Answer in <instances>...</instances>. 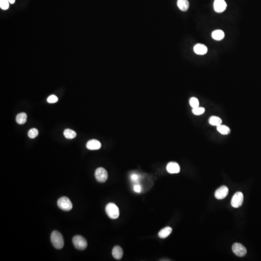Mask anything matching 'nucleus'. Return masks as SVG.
Here are the masks:
<instances>
[{
  "instance_id": "1",
  "label": "nucleus",
  "mask_w": 261,
  "mask_h": 261,
  "mask_svg": "<svg viewBox=\"0 0 261 261\" xmlns=\"http://www.w3.org/2000/svg\"><path fill=\"white\" fill-rule=\"evenodd\" d=\"M51 242L53 246L57 249H61L64 246V240L63 236L57 231L52 232L50 236Z\"/></svg>"
},
{
  "instance_id": "2",
  "label": "nucleus",
  "mask_w": 261,
  "mask_h": 261,
  "mask_svg": "<svg viewBox=\"0 0 261 261\" xmlns=\"http://www.w3.org/2000/svg\"><path fill=\"white\" fill-rule=\"evenodd\" d=\"M106 214L110 219H116L120 216V210L119 208L113 203H110L106 207Z\"/></svg>"
},
{
  "instance_id": "3",
  "label": "nucleus",
  "mask_w": 261,
  "mask_h": 261,
  "mask_svg": "<svg viewBox=\"0 0 261 261\" xmlns=\"http://www.w3.org/2000/svg\"><path fill=\"white\" fill-rule=\"evenodd\" d=\"M73 243L75 247L80 251L84 250L88 246V243L85 238L79 235L73 237Z\"/></svg>"
},
{
  "instance_id": "4",
  "label": "nucleus",
  "mask_w": 261,
  "mask_h": 261,
  "mask_svg": "<svg viewBox=\"0 0 261 261\" xmlns=\"http://www.w3.org/2000/svg\"><path fill=\"white\" fill-rule=\"evenodd\" d=\"M57 205L59 208L63 211H68L73 208V205L70 200L66 197H62L58 200Z\"/></svg>"
},
{
  "instance_id": "5",
  "label": "nucleus",
  "mask_w": 261,
  "mask_h": 261,
  "mask_svg": "<svg viewBox=\"0 0 261 261\" xmlns=\"http://www.w3.org/2000/svg\"><path fill=\"white\" fill-rule=\"evenodd\" d=\"M95 177L98 182L104 183L107 180L108 174L104 168L99 167L95 172Z\"/></svg>"
},
{
  "instance_id": "6",
  "label": "nucleus",
  "mask_w": 261,
  "mask_h": 261,
  "mask_svg": "<svg viewBox=\"0 0 261 261\" xmlns=\"http://www.w3.org/2000/svg\"><path fill=\"white\" fill-rule=\"evenodd\" d=\"M244 196L241 192H238L235 193L231 200L232 206L235 208H240L243 204Z\"/></svg>"
},
{
  "instance_id": "7",
  "label": "nucleus",
  "mask_w": 261,
  "mask_h": 261,
  "mask_svg": "<svg viewBox=\"0 0 261 261\" xmlns=\"http://www.w3.org/2000/svg\"><path fill=\"white\" fill-rule=\"evenodd\" d=\"M232 250L233 252L238 257L244 256L247 254V250L246 248L240 243H235L232 246Z\"/></svg>"
},
{
  "instance_id": "8",
  "label": "nucleus",
  "mask_w": 261,
  "mask_h": 261,
  "mask_svg": "<svg viewBox=\"0 0 261 261\" xmlns=\"http://www.w3.org/2000/svg\"><path fill=\"white\" fill-rule=\"evenodd\" d=\"M227 4L225 0H215L214 2V8L216 12L221 13L225 10Z\"/></svg>"
},
{
  "instance_id": "9",
  "label": "nucleus",
  "mask_w": 261,
  "mask_h": 261,
  "mask_svg": "<svg viewBox=\"0 0 261 261\" xmlns=\"http://www.w3.org/2000/svg\"><path fill=\"white\" fill-rule=\"evenodd\" d=\"M229 190L225 186H222L219 188L215 193V196L218 199H222L225 198L228 195Z\"/></svg>"
},
{
  "instance_id": "10",
  "label": "nucleus",
  "mask_w": 261,
  "mask_h": 261,
  "mask_svg": "<svg viewBox=\"0 0 261 261\" xmlns=\"http://www.w3.org/2000/svg\"><path fill=\"white\" fill-rule=\"evenodd\" d=\"M167 169L169 173L177 174L180 171V167L176 162H170L167 165Z\"/></svg>"
},
{
  "instance_id": "11",
  "label": "nucleus",
  "mask_w": 261,
  "mask_h": 261,
  "mask_svg": "<svg viewBox=\"0 0 261 261\" xmlns=\"http://www.w3.org/2000/svg\"><path fill=\"white\" fill-rule=\"evenodd\" d=\"M86 147L90 150H97L101 147V144L96 139H91L87 142Z\"/></svg>"
},
{
  "instance_id": "12",
  "label": "nucleus",
  "mask_w": 261,
  "mask_h": 261,
  "mask_svg": "<svg viewBox=\"0 0 261 261\" xmlns=\"http://www.w3.org/2000/svg\"><path fill=\"white\" fill-rule=\"evenodd\" d=\"M194 50L198 55H205L208 52V48L204 44H198L194 47Z\"/></svg>"
},
{
  "instance_id": "13",
  "label": "nucleus",
  "mask_w": 261,
  "mask_h": 261,
  "mask_svg": "<svg viewBox=\"0 0 261 261\" xmlns=\"http://www.w3.org/2000/svg\"><path fill=\"white\" fill-rule=\"evenodd\" d=\"M112 254L115 259L117 260H121L123 256V250L121 247L116 246L113 248Z\"/></svg>"
},
{
  "instance_id": "14",
  "label": "nucleus",
  "mask_w": 261,
  "mask_h": 261,
  "mask_svg": "<svg viewBox=\"0 0 261 261\" xmlns=\"http://www.w3.org/2000/svg\"><path fill=\"white\" fill-rule=\"evenodd\" d=\"M177 6L180 10L185 12L189 8V2L188 0H178Z\"/></svg>"
},
{
  "instance_id": "15",
  "label": "nucleus",
  "mask_w": 261,
  "mask_h": 261,
  "mask_svg": "<svg viewBox=\"0 0 261 261\" xmlns=\"http://www.w3.org/2000/svg\"><path fill=\"white\" fill-rule=\"evenodd\" d=\"M172 232V229L170 227H167L163 228L158 233L159 237L161 238H165L170 235Z\"/></svg>"
},
{
  "instance_id": "16",
  "label": "nucleus",
  "mask_w": 261,
  "mask_h": 261,
  "mask_svg": "<svg viewBox=\"0 0 261 261\" xmlns=\"http://www.w3.org/2000/svg\"><path fill=\"white\" fill-rule=\"evenodd\" d=\"M225 34L223 31L220 30H215L212 33V37L214 40L220 41L224 39Z\"/></svg>"
},
{
  "instance_id": "17",
  "label": "nucleus",
  "mask_w": 261,
  "mask_h": 261,
  "mask_svg": "<svg viewBox=\"0 0 261 261\" xmlns=\"http://www.w3.org/2000/svg\"><path fill=\"white\" fill-rule=\"evenodd\" d=\"M209 122L210 125H211L215 126L217 127L221 125L222 120L220 117L213 116L210 117L209 119Z\"/></svg>"
},
{
  "instance_id": "18",
  "label": "nucleus",
  "mask_w": 261,
  "mask_h": 261,
  "mask_svg": "<svg viewBox=\"0 0 261 261\" xmlns=\"http://www.w3.org/2000/svg\"><path fill=\"white\" fill-rule=\"evenodd\" d=\"M27 116L25 113H21L18 114L16 117L17 122L19 125H23L26 122Z\"/></svg>"
},
{
  "instance_id": "19",
  "label": "nucleus",
  "mask_w": 261,
  "mask_h": 261,
  "mask_svg": "<svg viewBox=\"0 0 261 261\" xmlns=\"http://www.w3.org/2000/svg\"><path fill=\"white\" fill-rule=\"evenodd\" d=\"M217 130L222 135H228L230 132V129L227 126L220 125L217 126Z\"/></svg>"
},
{
  "instance_id": "20",
  "label": "nucleus",
  "mask_w": 261,
  "mask_h": 261,
  "mask_svg": "<svg viewBox=\"0 0 261 261\" xmlns=\"http://www.w3.org/2000/svg\"><path fill=\"white\" fill-rule=\"evenodd\" d=\"M64 136L67 139H72L75 138L76 136V133L74 131L71 129H65L63 132Z\"/></svg>"
},
{
  "instance_id": "21",
  "label": "nucleus",
  "mask_w": 261,
  "mask_h": 261,
  "mask_svg": "<svg viewBox=\"0 0 261 261\" xmlns=\"http://www.w3.org/2000/svg\"><path fill=\"white\" fill-rule=\"evenodd\" d=\"M190 105L191 107L194 109L199 106V102L197 98L195 97H192L189 100Z\"/></svg>"
},
{
  "instance_id": "22",
  "label": "nucleus",
  "mask_w": 261,
  "mask_h": 261,
  "mask_svg": "<svg viewBox=\"0 0 261 261\" xmlns=\"http://www.w3.org/2000/svg\"><path fill=\"white\" fill-rule=\"evenodd\" d=\"M205 112V109L204 107H199V106L196 108H194L192 110V112L195 115H201L202 114H204Z\"/></svg>"
},
{
  "instance_id": "23",
  "label": "nucleus",
  "mask_w": 261,
  "mask_h": 261,
  "mask_svg": "<svg viewBox=\"0 0 261 261\" xmlns=\"http://www.w3.org/2000/svg\"><path fill=\"white\" fill-rule=\"evenodd\" d=\"M38 135V131L36 128L31 129L29 131L28 133V136L32 139L36 138V137Z\"/></svg>"
},
{
  "instance_id": "24",
  "label": "nucleus",
  "mask_w": 261,
  "mask_h": 261,
  "mask_svg": "<svg viewBox=\"0 0 261 261\" xmlns=\"http://www.w3.org/2000/svg\"><path fill=\"white\" fill-rule=\"evenodd\" d=\"M9 2L8 0H0V7L4 10H7L9 8Z\"/></svg>"
},
{
  "instance_id": "25",
  "label": "nucleus",
  "mask_w": 261,
  "mask_h": 261,
  "mask_svg": "<svg viewBox=\"0 0 261 261\" xmlns=\"http://www.w3.org/2000/svg\"><path fill=\"white\" fill-rule=\"evenodd\" d=\"M58 100V98L57 96H55L54 95H50L49 97H48V99H47V101L49 103H55L56 102H57Z\"/></svg>"
},
{
  "instance_id": "26",
  "label": "nucleus",
  "mask_w": 261,
  "mask_h": 261,
  "mask_svg": "<svg viewBox=\"0 0 261 261\" xmlns=\"http://www.w3.org/2000/svg\"><path fill=\"white\" fill-rule=\"evenodd\" d=\"M139 178H140V176L136 174H133L131 176V179L134 182H137V181H138Z\"/></svg>"
},
{
  "instance_id": "27",
  "label": "nucleus",
  "mask_w": 261,
  "mask_h": 261,
  "mask_svg": "<svg viewBox=\"0 0 261 261\" xmlns=\"http://www.w3.org/2000/svg\"><path fill=\"white\" fill-rule=\"evenodd\" d=\"M141 187L140 185H136L134 186V188H133V190H135V192H136V193H140L141 190Z\"/></svg>"
},
{
  "instance_id": "28",
  "label": "nucleus",
  "mask_w": 261,
  "mask_h": 261,
  "mask_svg": "<svg viewBox=\"0 0 261 261\" xmlns=\"http://www.w3.org/2000/svg\"><path fill=\"white\" fill-rule=\"evenodd\" d=\"M9 1V2H10V4H13L15 3V0H8Z\"/></svg>"
}]
</instances>
